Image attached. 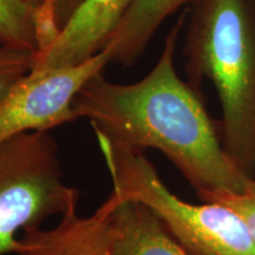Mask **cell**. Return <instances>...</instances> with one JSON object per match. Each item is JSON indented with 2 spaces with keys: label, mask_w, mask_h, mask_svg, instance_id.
<instances>
[{
  "label": "cell",
  "mask_w": 255,
  "mask_h": 255,
  "mask_svg": "<svg viewBox=\"0 0 255 255\" xmlns=\"http://www.w3.org/2000/svg\"><path fill=\"white\" fill-rule=\"evenodd\" d=\"M0 45L38 52L36 6L27 0H0Z\"/></svg>",
  "instance_id": "9"
},
{
  "label": "cell",
  "mask_w": 255,
  "mask_h": 255,
  "mask_svg": "<svg viewBox=\"0 0 255 255\" xmlns=\"http://www.w3.org/2000/svg\"><path fill=\"white\" fill-rule=\"evenodd\" d=\"M82 2L83 0H45L43 5L49 8L57 27L60 31V28L68 23Z\"/></svg>",
  "instance_id": "11"
},
{
  "label": "cell",
  "mask_w": 255,
  "mask_h": 255,
  "mask_svg": "<svg viewBox=\"0 0 255 255\" xmlns=\"http://www.w3.org/2000/svg\"><path fill=\"white\" fill-rule=\"evenodd\" d=\"M27 1L31 2L33 6H36V7H39V6L44 4V1H45V0H27Z\"/></svg>",
  "instance_id": "12"
},
{
  "label": "cell",
  "mask_w": 255,
  "mask_h": 255,
  "mask_svg": "<svg viewBox=\"0 0 255 255\" xmlns=\"http://www.w3.org/2000/svg\"><path fill=\"white\" fill-rule=\"evenodd\" d=\"M36 52L0 45V96L33 68Z\"/></svg>",
  "instance_id": "10"
},
{
  "label": "cell",
  "mask_w": 255,
  "mask_h": 255,
  "mask_svg": "<svg viewBox=\"0 0 255 255\" xmlns=\"http://www.w3.org/2000/svg\"><path fill=\"white\" fill-rule=\"evenodd\" d=\"M133 0H83L49 45L38 51L32 70L84 63L104 50Z\"/></svg>",
  "instance_id": "6"
},
{
  "label": "cell",
  "mask_w": 255,
  "mask_h": 255,
  "mask_svg": "<svg viewBox=\"0 0 255 255\" xmlns=\"http://www.w3.org/2000/svg\"><path fill=\"white\" fill-rule=\"evenodd\" d=\"M113 193L148 206L190 255H255V240L240 216L219 203L193 205L177 197L144 151L97 138Z\"/></svg>",
  "instance_id": "3"
},
{
  "label": "cell",
  "mask_w": 255,
  "mask_h": 255,
  "mask_svg": "<svg viewBox=\"0 0 255 255\" xmlns=\"http://www.w3.org/2000/svg\"><path fill=\"white\" fill-rule=\"evenodd\" d=\"M184 17L168 32L158 60L144 77L120 84L102 72L78 92L73 110L90 122L97 138L132 150L161 151L205 201L221 191L239 193L250 177L229 158L219 123L200 92L175 68Z\"/></svg>",
  "instance_id": "1"
},
{
  "label": "cell",
  "mask_w": 255,
  "mask_h": 255,
  "mask_svg": "<svg viewBox=\"0 0 255 255\" xmlns=\"http://www.w3.org/2000/svg\"><path fill=\"white\" fill-rule=\"evenodd\" d=\"M184 55L188 82L215 88L223 148L255 178V8L248 0H195Z\"/></svg>",
  "instance_id": "2"
},
{
  "label": "cell",
  "mask_w": 255,
  "mask_h": 255,
  "mask_svg": "<svg viewBox=\"0 0 255 255\" xmlns=\"http://www.w3.org/2000/svg\"><path fill=\"white\" fill-rule=\"evenodd\" d=\"M110 63V52L103 50L75 66L31 70L0 96V143L19 133L49 132L76 122V96Z\"/></svg>",
  "instance_id": "5"
},
{
  "label": "cell",
  "mask_w": 255,
  "mask_h": 255,
  "mask_svg": "<svg viewBox=\"0 0 255 255\" xmlns=\"http://www.w3.org/2000/svg\"><path fill=\"white\" fill-rule=\"evenodd\" d=\"M195 0H133L104 49L113 63L130 66L138 60L167 19Z\"/></svg>",
  "instance_id": "8"
},
{
  "label": "cell",
  "mask_w": 255,
  "mask_h": 255,
  "mask_svg": "<svg viewBox=\"0 0 255 255\" xmlns=\"http://www.w3.org/2000/svg\"><path fill=\"white\" fill-rule=\"evenodd\" d=\"M117 199L110 216V255H190L148 206Z\"/></svg>",
  "instance_id": "7"
},
{
  "label": "cell",
  "mask_w": 255,
  "mask_h": 255,
  "mask_svg": "<svg viewBox=\"0 0 255 255\" xmlns=\"http://www.w3.org/2000/svg\"><path fill=\"white\" fill-rule=\"evenodd\" d=\"M248 1H250V2H251V4L254 6V8H255V0H248Z\"/></svg>",
  "instance_id": "13"
},
{
  "label": "cell",
  "mask_w": 255,
  "mask_h": 255,
  "mask_svg": "<svg viewBox=\"0 0 255 255\" xmlns=\"http://www.w3.org/2000/svg\"><path fill=\"white\" fill-rule=\"evenodd\" d=\"M78 200L50 132L28 131L0 143V255L17 254L25 231L77 209Z\"/></svg>",
  "instance_id": "4"
}]
</instances>
